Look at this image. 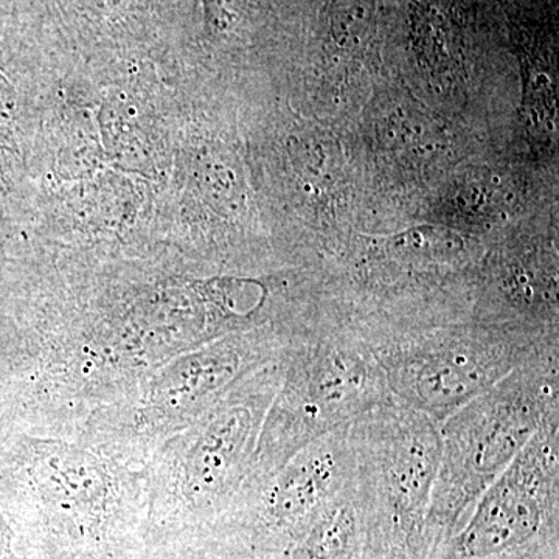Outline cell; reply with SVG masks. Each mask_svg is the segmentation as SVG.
Instances as JSON below:
<instances>
[{"instance_id": "8", "label": "cell", "mask_w": 559, "mask_h": 559, "mask_svg": "<svg viewBox=\"0 0 559 559\" xmlns=\"http://www.w3.org/2000/svg\"><path fill=\"white\" fill-rule=\"evenodd\" d=\"M278 559H385L355 468L304 538Z\"/></svg>"}, {"instance_id": "10", "label": "cell", "mask_w": 559, "mask_h": 559, "mask_svg": "<svg viewBox=\"0 0 559 559\" xmlns=\"http://www.w3.org/2000/svg\"><path fill=\"white\" fill-rule=\"evenodd\" d=\"M9 520L0 509V559H25L16 550V538Z\"/></svg>"}, {"instance_id": "2", "label": "cell", "mask_w": 559, "mask_h": 559, "mask_svg": "<svg viewBox=\"0 0 559 559\" xmlns=\"http://www.w3.org/2000/svg\"><path fill=\"white\" fill-rule=\"evenodd\" d=\"M392 400L373 353L337 312H319L290 334L283 373L245 487L277 473L311 441Z\"/></svg>"}, {"instance_id": "5", "label": "cell", "mask_w": 559, "mask_h": 559, "mask_svg": "<svg viewBox=\"0 0 559 559\" xmlns=\"http://www.w3.org/2000/svg\"><path fill=\"white\" fill-rule=\"evenodd\" d=\"M353 468L385 559H425L423 535L439 471L440 425L396 401L348 428Z\"/></svg>"}, {"instance_id": "3", "label": "cell", "mask_w": 559, "mask_h": 559, "mask_svg": "<svg viewBox=\"0 0 559 559\" xmlns=\"http://www.w3.org/2000/svg\"><path fill=\"white\" fill-rule=\"evenodd\" d=\"M283 373L277 358L245 374L190 429L179 476L148 498L146 540L223 521L249 480L264 419Z\"/></svg>"}, {"instance_id": "9", "label": "cell", "mask_w": 559, "mask_h": 559, "mask_svg": "<svg viewBox=\"0 0 559 559\" xmlns=\"http://www.w3.org/2000/svg\"><path fill=\"white\" fill-rule=\"evenodd\" d=\"M130 559H257L248 544L223 525L183 530L146 540Z\"/></svg>"}, {"instance_id": "7", "label": "cell", "mask_w": 559, "mask_h": 559, "mask_svg": "<svg viewBox=\"0 0 559 559\" xmlns=\"http://www.w3.org/2000/svg\"><path fill=\"white\" fill-rule=\"evenodd\" d=\"M348 428L319 437L277 473L242 488L218 524L240 536L257 559L288 554L352 477Z\"/></svg>"}, {"instance_id": "1", "label": "cell", "mask_w": 559, "mask_h": 559, "mask_svg": "<svg viewBox=\"0 0 559 559\" xmlns=\"http://www.w3.org/2000/svg\"><path fill=\"white\" fill-rule=\"evenodd\" d=\"M559 414V344L536 349L440 426L441 452L423 550L430 559L551 415Z\"/></svg>"}, {"instance_id": "6", "label": "cell", "mask_w": 559, "mask_h": 559, "mask_svg": "<svg viewBox=\"0 0 559 559\" xmlns=\"http://www.w3.org/2000/svg\"><path fill=\"white\" fill-rule=\"evenodd\" d=\"M430 559H559V414L540 425Z\"/></svg>"}, {"instance_id": "4", "label": "cell", "mask_w": 559, "mask_h": 559, "mask_svg": "<svg viewBox=\"0 0 559 559\" xmlns=\"http://www.w3.org/2000/svg\"><path fill=\"white\" fill-rule=\"evenodd\" d=\"M558 341H538L480 319L392 334L367 342L396 403L443 425L495 388L532 353Z\"/></svg>"}]
</instances>
